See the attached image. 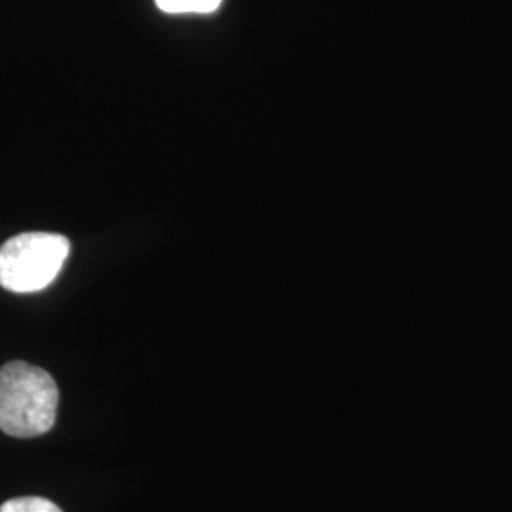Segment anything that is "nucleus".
<instances>
[{"label": "nucleus", "instance_id": "7ed1b4c3", "mask_svg": "<svg viewBox=\"0 0 512 512\" xmlns=\"http://www.w3.org/2000/svg\"><path fill=\"white\" fill-rule=\"evenodd\" d=\"M165 14H213L222 0H156Z\"/></svg>", "mask_w": 512, "mask_h": 512}, {"label": "nucleus", "instance_id": "f257e3e1", "mask_svg": "<svg viewBox=\"0 0 512 512\" xmlns=\"http://www.w3.org/2000/svg\"><path fill=\"white\" fill-rule=\"evenodd\" d=\"M59 389L38 366L12 361L0 368V429L18 439H31L54 427Z\"/></svg>", "mask_w": 512, "mask_h": 512}, {"label": "nucleus", "instance_id": "f03ea898", "mask_svg": "<svg viewBox=\"0 0 512 512\" xmlns=\"http://www.w3.org/2000/svg\"><path fill=\"white\" fill-rule=\"evenodd\" d=\"M71 241L61 234L25 232L0 247V287L16 294L44 291L61 274Z\"/></svg>", "mask_w": 512, "mask_h": 512}, {"label": "nucleus", "instance_id": "20e7f679", "mask_svg": "<svg viewBox=\"0 0 512 512\" xmlns=\"http://www.w3.org/2000/svg\"><path fill=\"white\" fill-rule=\"evenodd\" d=\"M0 512H63L55 503L44 497H18L6 501Z\"/></svg>", "mask_w": 512, "mask_h": 512}]
</instances>
